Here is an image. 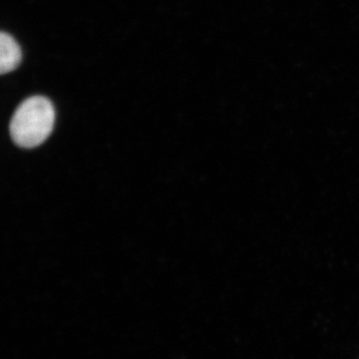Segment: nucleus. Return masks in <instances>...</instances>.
<instances>
[{
    "mask_svg": "<svg viewBox=\"0 0 359 359\" xmlns=\"http://www.w3.org/2000/svg\"><path fill=\"white\" fill-rule=\"evenodd\" d=\"M0 73L2 75L16 69L22 58L20 45L6 32H1L0 35Z\"/></svg>",
    "mask_w": 359,
    "mask_h": 359,
    "instance_id": "nucleus-2",
    "label": "nucleus"
},
{
    "mask_svg": "<svg viewBox=\"0 0 359 359\" xmlns=\"http://www.w3.org/2000/svg\"><path fill=\"white\" fill-rule=\"evenodd\" d=\"M55 109L49 99L33 96L26 99L14 112L11 122V138L22 148L43 143L53 130Z\"/></svg>",
    "mask_w": 359,
    "mask_h": 359,
    "instance_id": "nucleus-1",
    "label": "nucleus"
}]
</instances>
